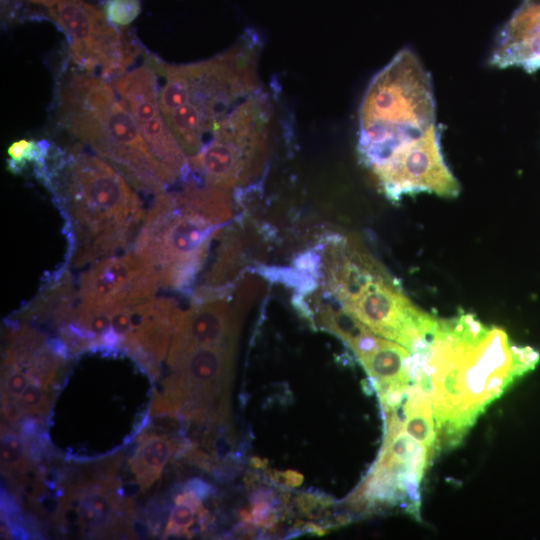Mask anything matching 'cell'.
<instances>
[{
	"instance_id": "obj_20",
	"label": "cell",
	"mask_w": 540,
	"mask_h": 540,
	"mask_svg": "<svg viewBox=\"0 0 540 540\" xmlns=\"http://www.w3.org/2000/svg\"><path fill=\"white\" fill-rule=\"evenodd\" d=\"M104 14L109 22L119 26L132 23L141 12L140 0H106Z\"/></svg>"
},
{
	"instance_id": "obj_9",
	"label": "cell",
	"mask_w": 540,
	"mask_h": 540,
	"mask_svg": "<svg viewBox=\"0 0 540 540\" xmlns=\"http://www.w3.org/2000/svg\"><path fill=\"white\" fill-rule=\"evenodd\" d=\"M385 416L380 456L350 504L363 509L403 504L418 515L420 486L433 452L404 429L397 408L385 409Z\"/></svg>"
},
{
	"instance_id": "obj_15",
	"label": "cell",
	"mask_w": 540,
	"mask_h": 540,
	"mask_svg": "<svg viewBox=\"0 0 540 540\" xmlns=\"http://www.w3.org/2000/svg\"><path fill=\"white\" fill-rule=\"evenodd\" d=\"M138 443L129 463L141 490L145 492L160 477L172 456L186 446L154 433L142 434Z\"/></svg>"
},
{
	"instance_id": "obj_2",
	"label": "cell",
	"mask_w": 540,
	"mask_h": 540,
	"mask_svg": "<svg viewBox=\"0 0 540 540\" xmlns=\"http://www.w3.org/2000/svg\"><path fill=\"white\" fill-rule=\"evenodd\" d=\"M416 355L428 383L437 448L459 443L479 415L540 360L532 347L512 343L503 329L466 312L438 319Z\"/></svg>"
},
{
	"instance_id": "obj_1",
	"label": "cell",
	"mask_w": 540,
	"mask_h": 540,
	"mask_svg": "<svg viewBox=\"0 0 540 540\" xmlns=\"http://www.w3.org/2000/svg\"><path fill=\"white\" fill-rule=\"evenodd\" d=\"M357 152L391 201L419 193L454 198L460 184L445 161L431 77L410 48L370 81L358 111Z\"/></svg>"
},
{
	"instance_id": "obj_11",
	"label": "cell",
	"mask_w": 540,
	"mask_h": 540,
	"mask_svg": "<svg viewBox=\"0 0 540 540\" xmlns=\"http://www.w3.org/2000/svg\"><path fill=\"white\" fill-rule=\"evenodd\" d=\"M159 287L154 267L131 247L93 263L81 275L76 292L81 305L112 310L146 302Z\"/></svg>"
},
{
	"instance_id": "obj_6",
	"label": "cell",
	"mask_w": 540,
	"mask_h": 540,
	"mask_svg": "<svg viewBox=\"0 0 540 540\" xmlns=\"http://www.w3.org/2000/svg\"><path fill=\"white\" fill-rule=\"evenodd\" d=\"M319 298L335 303L378 336L421 353L438 319L415 305L397 281L352 238L332 244L323 254Z\"/></svg>"
},
{
	"instance_id": "obj_16",
	"label": "cell",
	"mask_w": 540,
	"mask_h": 540,
	"mask_svg": "<svg viewBox=\"0 0 540 540\" xmlns=\"http://www.w3.org/2000/svg\"><path fill=\"white\" fill-rule=\"evenodd\" d=\"M1 469L5 476L12 478L16 474H26L32 469V460L28 455L25 441L18 433L2 425L1 434Z\"/></svg>"
},
{
	"instance_id": "obj_7",
	"label": "cell",
	"mask_w": 540,
	"mask_h": 540,
	"mask_svg": "<svg viewBox=\"0 0 540 540\" xmlns=\"http://www.w3.org/2000/svg\"><path fill=\"white\" fill-rule=\"evenodd\" d=\"M109 82L69 73L57 92L60 123L137 190L159 194L176 182L152 155L140 128Z\"/></svg>"
},
{
	"instance_id": "obj_23",
	"label": "cell",
	"mask_w": 540,
	"mask_h": 540,
	"mask_svg": "<svg viewBox=\"0 0 540 540\" xmlns=\"http://www.w3.org/2000/svg\"><path fill=\"white\" fill-rule=\"evenodd\" d=\"M523 1L540 5V0H523Z\"/></svg>"
},
{
	"instance_id": "obj_18",
	"label": "cell",
	"mask_w": 540,
	"mask_h": 540,
	"mask_svg": "<svg viewBox=\"0 0 540 540\" xmlns=\"http://www.w3.org/2000/svg\"><path fill=\"white\" fill-rule=\"evenodd\" d=\"M201 499L195 494L184 491L175 498L164 535H189L188 529L194 523L195 516L204 510Z\"/></svg>"
},
{
	"instance_id": "obj_14",
	"label": "cell",
	"mask_w": 540,
	"mask_h": 540,
	"mask_svg": "<svg viewBox=\"0 0 540 540\" xmlns=\"http://www.w3.org/2000/svg\"><path fill=\"white\" fill-rule=\"evenodd\" d=\"M239 311L224 297L192 302L174 330L167 360L199 346L236 345Z\"/></svg>"
},
{
	"instance_id": "obj_4",
	"label": "cell",
	"mask_w": 540,
	"mask_h": 540,
	"mask_svg": "<svg viewBox=\"0 0 540 540\" xmlns=\"http://www.w3.org/2000/svg\"><path fill=\"white\" fill-rule=\"evenodd\" d=\"M260 47L259 36L247 30L212 59L187 65L157 62L156 72L164 77L159 107L188 157L200 151L234 107L261 89Z\"/></svg>"
},
{
	"instance_id": "obj_22",
	"label": "cell",
	"mask_w": 540,
	"mask_h": 540,
	"mask_svg": "<svg viewBox=\"0 0 540 540\" xmlns=\"http://www.w3.org/2000/svg\"><path fill=\"white\" fill-rule=\"evenodd\" d=\"M27 1L36 5H42L48 9L53 7L58 2V0H27Z\"/></svg>"
},
{
	"instance_id": "obj_10",
	"label": "cell",
	"mask_w": 540,
	"mask_h": 540,
	"mask_svg": "<svg viewBox=\"0 0 540 540\" xmlns=\"http://www.w3.org/2000/svg\"><path fill=\"white\" fill-rule=\"evenodd\" d=\"M48 13L68 36L71 61L84 74L115 82L140 53L137 44L84 0H58Z\"/></svg>"
},
{
	"instance_id": "obj_17",
	"label": "cell",
	"mask_w": 540,
	"mask_h": 540,
	"mask_svg": "<svg viewBox=\"0 0 540 540\" xmlns=\"http://www.w3.org/2000/svg\"><path fill=\"white\" fill-rule=\"evenodd\" d=\"M52 144L45 139L13 142L7 150V169L13 174H21L29 164H41L49 155Z\"/></svg>"
},
{
	"instance_id": "obj_12",
	"label": "cell",
	"mask_w": 540,
	"mask_h": 540,
	"mask_svg": "<svg viewBox=\"0 0 540 540\" xmlns=\"http://www.w3.org/2000/svg\"><path fill=\"white\" fill-rule=\"evenodd\" d=\"M345 343L370 376L384 409L396 408L415 381L416 356L362 325Z\"/></svg>"
},
{
	"instance_id": "obj_21",
	"label": "cell",
	"mask_w": 540,
	"mask_h": 540,
	"mask_svg": "<svg viewBox=\"0 0 540 540\" xmlns=\"http://www.w3.org/2000/svg\"><path fill=\"white\" fill-rule=\"evenodd\" d=\"M183 490L195 494L201 500L210 496L213 492L212 486L199 478H193L187 481L183 487Z\"/></svg>"
},
{
	"instance_id": "obj_8",
	"label": "cell",
	"mask_w": 540,
	"mask_h": 540,
	"mask_svg": "<svg viewBox=\"0 0 540 540\" xmlns=\"http://www.w3.org/2000/svg\"><path fill=\"white\" fill-rule=\"evenodd\" d=\"M273 110L261 89L241 101L218 124L194 156L193 173L203 183L225 190L255 178L265 162Z\"/></svg>"
},
{
	"instance_id": "obj_3",
	"label": "cell",
	"mask_w": 540,
	"mask_h": 540,
	"mask_svg": "<svg viewBox=\"0 0 540 540\" xmlns=\"http://www.w3.org/2000/svg\"><path fill=\"white\" fill-rule=\"evenodd\" d=\"M51 193L68 241L64 265L82 267L127 251L145 218L143 203L128 180L77 143H54L45 161L33 167Z\"/></svg>"
},
{
	"instance_id": "obj_19",
	"label": "cell",
	"mask_w": 540,
	"mask_h": 540,
	"mask_svg": "<svg viewBox=\"0 0 540 540\" xmlns=\"http://www.w3.org/2000/svg\"><path fill=\"white\" fill-rule=\"evenodd\" d=\"M44 389L38 381L30 380L14 404L15 422L24 415L45 418L49 414L51 398Z\"/></svg>"
},
{
	"instance_id": "obj_13",
	"label": "cell",
	"mask_w": 540,
	"mask_h": 540,
	"mask_svg": "<svg viewBox=\"0 0 540 540\" xmlns=\"http://www.w3.org/2000/svg\"><path fill=\"white\" fill-rule=\"evenodd\" d=\"M182 312L169 297H154L130 308L131 330L121 353L131 357L152 380H158L160 363Z\"/></svg>"
},
{
	"instance_id": "obj_5",
	"label": "cell",
	"mask_w": 540,
	"mask_h": 540,
	"mask_svg": "<svg viewBox=\"0 0 540 540\" xmlns=\"http://www.w3.org/2000/svg\"><path fill=\"white\" fill-rule=\"evenodd\" d=\"M182 185L156 195L132 248L154 267L160 287L189 293L233 208L228 190L194 178Z\"/></svg>"
}]
</instances>
